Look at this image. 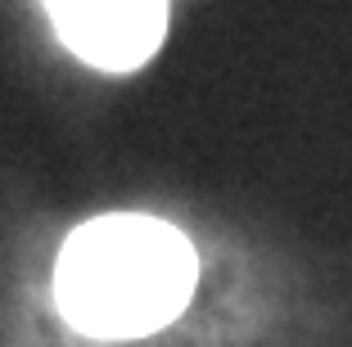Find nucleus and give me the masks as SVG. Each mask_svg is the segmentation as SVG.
<instances>
[{"mask_svg":"<svg viewBox=\"0 0 352 347\" xmlns=\"http://www.w3.org/2000/svg\"><path fill=\"white\" fill-rule=\"evenodd\" d=\"M199 284V257L176 225L113 212L77 225L59 253V311L77 334L140 338L186 311Z\"/></svg>","mask_w":352,"mask_h":347,"instance_id":"obj_1","label":"nucleus"},{"mask_svg":"<svg viewBox=\"0 0 352 347\" xmlns=\"http://www.w3.org/2000/svg\"><path fill=\"white\" fill-rule=\"evenodd\" d=\"M63 45L104 72H131L163 45L167 0H45Z\"/></svg>","mask_w":352,"mask_h":347,"instance_id":"obj_2","label":"nucleus"}]
</instances>
